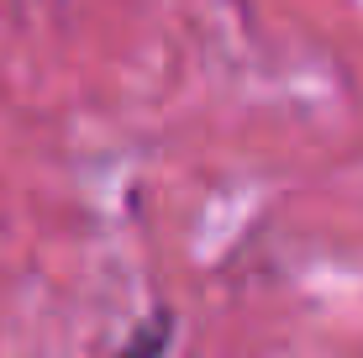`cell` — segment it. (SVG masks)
I'll use <instances>...</instances> for the list:
<instances>
[{"instance_id": "obj_1", "label": "cell", "mask_w": 363, "mask_h": 358, "mask_svg": "<svg viewBox=\"0 0 363 358\" xmlns=\"http://www.w3.org/2000/svg\"><path fill=\"white\" fill-rule=\"evenodd\" d=\"M169 311H158V316H147V322L143 327H137V337L127 342V348H121L116 358H158V353H164L169 348Z\"/></svg>"}]
</instances>
